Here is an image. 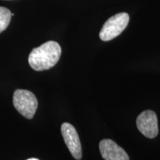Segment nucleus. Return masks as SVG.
Masks as SVG:
<instances>
[{
	"instance_id": "nucleus-5",
	"label": "nucleus",
	"mask_w": 160,
	"mask_h": 160,
	"mask_svg": "<svg viewBox=\"0 0 160 160\" xmlns=\"http://www.w3.org/2000/svg\"><path fill=\"white\" fill-rule=\"evenodd\" d=\"M61 132L64 141L71 155L76 159L80 160L82 157V145L77 130L70 123L65 122L61 126Z\"/></svg>"
},
{
	"instance_id": "nucleus-8",
	"label": "nucleus",
	"mask_w": 160,
	"mask_h": 160,
	"mask_svg": "<svg viewBox=\"0 0 160 160\" xmlns=\"http://www.w3.org/2000/svg\"><path fill=\"white\" fill-rule=\"evenodd\" d=\"M27 160H39V159H36V158H31V159H27Z\"/></svg>"
},
{
	"instance_id": "nucleus-7",
	"label": "nucleus",
	"mask_w": 160,
	"mask_h": 160,
	"mask_svg": "<svg viewBox=\"0 0 160 160\" xmlns=\"http://www.w3.org/2000/svg\"><path fill=\"white\" fill-rule=\"evenodd\" d=\"M11 17V12L9 9L0 7V33L5 31L9 25Z\"/></svg>"
},
{
	"instance_id": "nucleus-3",
	"label": "nucleus",
	"mask_w": 160,
	"mask_h": 160,
	"mask_svg": "<svg viewBox=\"0 0 160 160\" xmlns=\"http://www.w3.org/2000/svg\"><path fill=\"white\" fill-rule=\"evenodd\" d=\"M129 22V15L126 13H117L110 18L104 24L99 33L102 41H110L118 37L126 28Z\"/></svg>"
},
{
	"instance_id": "nucleus-1",
	"label": "nucleus",
	"mask_w": 160,
	"mask_h": 160,
	"mask_svg": "<svg viewBox=\"0 0 160 160\" xmlns=\"http://www.w3.org/2000/svg\"><path fill=\"white\" fill-rule=\"evenodd\" d=\"M62 49L57 42L48 41L31 52L29 65L37 71H42L53 68L61 57Z\"/></svg>"
},
{
	"instance_id": "nucleus-2",
	"label": "nucleus",
	"mask_w": 160,
	"mask_h": 160,
	"mask_svg": "<svg viewBox=\"0 0 160 160\" xmlns=\"http://www.w3.org/2000/svg\"><path fill=\"white\" fill-rule=\"evenodd\" d=\"M13 104L20 114L28 119L33 117L38 107L37 97L28 90H17L13 93Z\"/></svg>"
},
{
	"instance_id": "nucleus-6",
	"label": "nucleus",
	"mask_w": 160,
	"mask_h": 160,
	"mask_svg": "<svg viewBox=\"0 0 160 160\" xmlns=\"http://www.w3.org/2000/svg\"><path fill=\"white\" fill-rule=\"evenodd\" d=\"M99 151L105 160H130L125 150L111 139L102 140L99 143Z\"/></svg>"
},
{
	"instance_id": "nucleus-4",
	"label": "nucleus",
	"mask_w": 160,
	"mask_h": 160,
	"mask_svg": "<svg viewBox=\"0 0 160 160\" xmlns=\"http://www.w3.org/2000/svg\"><path fill=\"white\" fill-rule=\"evenodd\" d=\"M137 126L145 137L150 139L155 138L159 133L157 114L151 110L143 111L138 116Z\"/></svg>"
}]
</instances>
